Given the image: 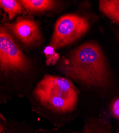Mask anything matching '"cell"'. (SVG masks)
Here are the masks:
<instances>
[{"mask_svg":"<svg viewBox=\"0 0 119 133\" xmlns=\"http://www.w3.org/2000/svg\"><path fill=\"white\" fill-rule=\"evenodd\" d=\"M59 70L70 79L88 87L105 88L110 83V72L99 44L85 42L59 61Z\"/></svg>","mask_w":119,"mask_h":133,"instance_id":"obj_1","label":"cell"},{"mask_svg":"<svg viewBox=\"0 0 119 133\" xmlns=\"http://www.w3.org/2000/svg\"><path fill=\"white\" fill-rule=\"evenodd\" d=\"M33 95L42 107L55 114L64 115L76 108L79 92L71 79L46 75L36 85Z\"/></svg>","mask_w":119,"mask_h":133,"instance_id":"obj_2","label":"cell"},{"mask_svg":"<svg viewBox=\"0 0 119 133\" xmlns=\"http://www.w3.org/2000/svg\"><path fill=\"white\" fill-rule=\"evenodd\" d=\"M32 64L14 38L3 27L0 29V68L6 75L28 72Z\"/></svg>","mask_w":119,"mask_h":133,"instance_id":"obj_3","label":"cell"},{"mask_svg":"<svg viewBox=\"0 0 119 133\" xmlns=\"http://www.w3.org/2000/svg\"><path fill=\"white\" fill-rule=\"evenodd\" d=\"M89 23L81 16L69 14L57 21L49 45L56 50L77 41L88 31Z\"/></svg>","mask_w":119,"mask_h":133,"instance_id":"obj_4","label":"cell"},{"mask_svg":"<svg viewBox=\"0 0 119 133\" xmlns=\"http://www.w3.org/2000/svg\"><path fill=\"white\" fill-rule=\"evenodd\" d=\"M14 38L26 47L33 48L42 42V36L37 22L26 18H19L12 23L3 26Z\"/></svg>","mask_w":119,"mask_h":133,"instance_id":"obj_5","label":"cell"},{"mask_svg":"<svg viewBox=\"0 0 119 133\" xmlns=\"http://www.w3.org/2000/svg\"><path fill=\"white\" fill-rule=\"evenodd\" d=\"M24 9L33 14H43L55 10L59 5L58 1L52 0H21Z\"/></svg>","mask_w":119,"mask_h":133,"instance_id":"obj_6","label":"cell"},{"mask_svg":"<svg viewBox=\"0 0 119 133\" xmlns=\"http://www.w3.org/2000/svg\"><path fill=\"white\" fill-rule=\"evenodd\" d=\"M112 127L106 117L93 118L86 121L81 133H112Z\"/></svg>","mask_w":119,"mask_h":133,"instance_id":"obj_7","label":"cell"},{"mask_svg":"<svg viewBox=\"0 0 119 133\" xmlns=\"http://www.w3.org/2000/svg\"><path fill=\"white\" fill-rule=\"evenodd\" d=\"M99 8L107 18L119 25V0H101Z\"/></svg>","mask_w":119,"mask_h":133,"instance_id":"obj_8","label":"cell"},{"mask_svg":"<svg viewBox=\"0 0 119 133\" xmlns=\"http://www.w3.org/2000/svg\"><path fill=\"white\" fill-rule=\"evenodd\" d=\"M0 5L8 15L10 20L22 12L24 9L20 1L15 0H1Z\"/></svg>","mask_w":119,"mask_h":133,"instance_id":"obj_9","label":"cell"},{"mask_svg":"<svg viewBox=\"0 0 119 133\" xmlns=\"http://www.w3.org/2000/svg\"><path fill=\"white\" fill-rule=\"evenodd\" d=\"M55 49L50 45L45 49V53L47 57L46 62L48 64H55L59 60V54L55 52Z\"/></svg>","mask_w":119,"mask_h":133,"instance_id":"obj_10","label":"cell"},{"mask_svg":"<svg viewBox=\"0 0 119 133\" xmlns=\"http://www.w3.org/2000/svg\"><path fill=\"white\" fill-rule=\"evenodd\" d=\"M110 110L111 115L114 118L119 120V96L115 98L112 101Z\"/></svg>","mask_w":119,"mask_h":133,"instance_id":"obj_11","label":"cell"},{"mask_svg":"<svg viewBox=\"0 0 119 133\" xmlns=\"http://www.w3.org/2000/svg\"><path fill=\"white\" fill-rule=\"evenodd\" d=\"M8 129V123L5 119L1 115V122H0V133H6Z\"/></svg>","mask_w":119,"mask_h":133,"instance_id":"obj_12","label":"cell"},{"mask_svg":"<svg viewBox=\"0 0 119 133\" xmlns=\"http://www.w3.org/2000/svg\"><path fill=\"white\" fill-rule=\"evenodd\" d=\"M116 37H117V41H118V43H119V31L117 33V34H116Z\"/></svg>","mask_w":119,"mask_h":133,"instance_id":"obj_13","label":"cell"},{"mask_svg":"<svg viewBox=\"0 0 119 133\" xmlns=\"http://www.w3.org/2000/svg\"><path fill=\"white\" fill-rule=\"evenodd\" d=\"M116 133H119V129H117V131H116Z\"/></svg>","mask_w":119,"mask_h":133,"instance_id":"obj_14","label":"cell"},{"mask_svg":"<svg viewBox=\"0 0 119 133\" xmlns=\"http://www.w3.org/2000/svg\"><path fill=\"white\" fill-rule=\"evenodd\" d=\"M71 133H78L77 132H71Z\"/></svg>","mask_w":119,"mask_h":133,"instance_id":"obj_15","label":"cell"}]
</instances>
